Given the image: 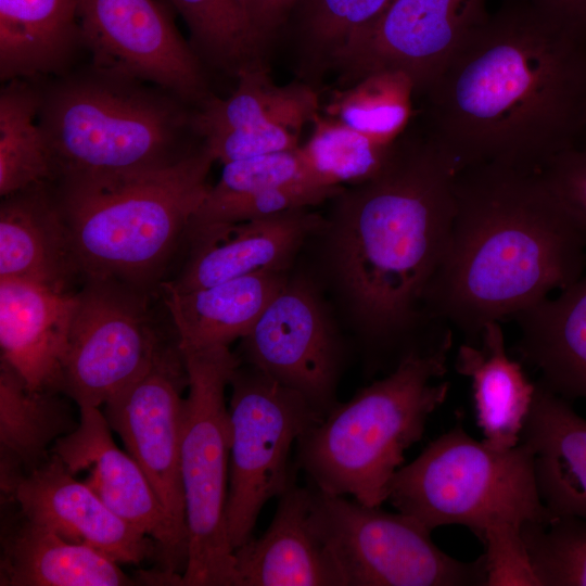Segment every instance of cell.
<instances>
[{"mask_svg":"<svg viewBox=\"0 0 586 586\" xmlns=\"http://www.w3.org/2000/svg\"><path fill=\"white\" fill-rule=\"evenodd\" d=\"M520 442L533 453L539 495L550 513L586 518V419L537 381Z\"/></svg>","mask_w":586,"mask_h":586,"instance_id":"603a6c76","label":"cell"},{"mask_svg":"<svg viewBox=\"0 0 586 586\" xmlns=\"http://www.w3.org/2000/svg\"><path fill=\"white\" fill-rule=\"evenodd\" d=\"M100 408H79L78 425L60 437L50 451L84 481L116 514L151 537L163 569L184 571L186 559L173 536L163 507L138 462L119 449Z\"/></svg>","mask_w":586,"mask_h":586,"instance_id":"e0dca14e","label":"cell"},{"mask_svg":"<svg viewBox=\"0 0 586 586\" xmlns=\"http://www.w3.org/2000/svg\"><path fill=\"white\" fill-rule=\"evenodd\" d=\"M310 487L295 480L279 497L268 528L234 550L237 586H345L309 520Z\"/></svg>","mask_w":586,"mask_h":586,"instance_id":"44dd1931","label":"cell"},{"mask_svg":"<svg viewBox=\"0 0 586 586\" xmlns=\"http://www.w3.org/2000/svg\"><path fill=\"white\" fill-rule=\"evenodd\" d=\"M539 173L586 231V144L559 153Z\"/></svg>","mask_w":586,"mask_h":586,"instance_id":"74e56055","label":"cell"},{"mask_svg":"<svg viewBox=\"0 0 586 586\" xmlns=\"http://www.w3.org/2000/svg\"><path fill=\"white\" fill-rule=\"evenodd\" d=\"M582 139H586V124H585V127H584Z\"/></svg>","mask_w":586,"mask_h":586,"instance_id":"60d3db41","label":"cell"},{"mask_svg":"<svg viewBox=\"0 0 586 586\" xmlns=\"http://www.w3.org/2000/svg\"><path fill=\"white\" fill-rule=\"evenodd\" d=\"M168 1L187 24L204 65L235 78L246 66L267 64L252 43L239 0Z\"/></svg>","mask_w":586,"mask_h":586,"instance_id":"836d02e7","label":"cell"},{"mask_svg":"<svg viewBox=\"0 0 586 586\" xmlns=\"http://www.w3.org/2000/svg\"><path fill=\"white\" fill-rule=\"evenodd\" d=\"M563 28L586 38V0H528Z\"/></svg>","mask_w":586,"mask_h":586,"instance_id":"ab89813d","label":"cell"},{"mask_svg":"<svg viewBox=\"0 0 586 586\" xmlns=\"http://www.w3.org/2000/svg\"><path fill=\"white\" fill-rule=\"evenodd\" d=\"M454 366L458 374L471 381L483 442L497 450L517 446L533 404L536 382H531L521 362L508 355L501 322H488L479 344L463 342Z\"/></svg>","mask_w":586,"mask_h":586,"instance_id":"484cf974","label":"cell"},{"mask_svg":"<svg viewBox=\"0 0 586 586\" xmlns=\"http://www.w3.org/2000/svg\"><path fill=\"white\" fill-rule=\"evenodd\" d=\"M326 225L300 208L207 229L191 238L193 252L179 277L163 284L188 292L262 270H285L304 241Z\"/></svg>","mask_w":586,"mask_h":586,"instance_id":"d6986e66","label":"cell"},{"mask_svg":"<svg viewBox=\"0 0 586 586\" xmlns=\"http://www.w3.org/2000/svg\"><path fill=\"white\" fill-rule=\"evenodd\" d=\"M454 341L404 357L384 378L337 403L296 443V463L310 485L367 506H381L405 451L422 440L446 400L442 379Z\"/></svg>","mask_w":586,"mask_h":586,"instance_id":"52a82bcc","label":"cell"},{"mask_svg":"<svg viewBox=\"0 0 586 586\" xmlns=\"http://www.w3.org/2000/svg\"><path fill=\"white\" fill-rule=\"evenodd\" d=\"M306 180L322 183L306 164L300 148L239 160L224 164L218 181L209 187L201 204H216L257 190Z\"/></svg>","mask_w":586,"mask_h":586,"instance_id":"8d00e7d4","label":"cell"},{"mask_svg":"<svg viewBox=\"0 0 586 586\" xmlns=\"http://www.w3.org/2000/svg\"><path fill=\"white\" fill-rule=\"evenodd\" d=\"M91 67L157 86L195 106L211 92L205 65L157 0H76Z\"/></svg>","mask_w":586,"mask_h":586,"instance_id":"7c38bea8","label":"cell"},{"mask_svg":"<svg viewBox=\"0 0 586 586\" xmlns=\"http://www.w3.org/2000/svg\"><path fill=\"white\" fill-rule=\"evenodd\" d=\"M227 527L235 550L253 538L258 515L295 480L291 449L324 416L301 393L258 368L239 365L229 382Z\"/></svg>","mask_w":586,"mask_h":586,"instance_id":"30bf717a","label":"cell"},{"mask_svg":"<svg viewBox=\"0 0 586 586\" xmlns=\"http://www.w3.org/2000/svg\"><path fill=\"white\" fill-rule=\"evenodd\" d=\"M411 126L378 175L334 198L327 224L340 286L365 337L394 368L440 346L416 333L442 327L429 319L424 300L446 247L460 170L422 126Z\"/></svg>","mask_w":586,"mask_h":586,"instance_id":"7a4b0ae2","label":"cell"},{"mask_svg":"<svg viewBox=\"0 0 586 586\" xmlns=\"http://www.w3.org/2000/svg\"><path fill=\"white\" fill-rule=\"evenodd\" d=\"M393 0H298L282 35L289 39L296 79L318 90L336 54L373 25Z\"/></svg>","mask_w":586,"mask_h":586,"instance_id":"f546056e","label":"cell"},{"mask_svg":"<svg viewBox=\"0 0 586 586\" xmlns=\"http://www.w3.org/2000/svg\"><path fill=\"white\" fill-rule=\"evenodd\" d=\"M585 270L586 231L539 171L463 167L425 313L476 345L488 322L513 319Z\"/></svg>","mask_w":586,"mask_h":586,"instance_id":"3957f363","label":"cell"},{"mask_svg":"<svg viewBox=\"0 0 586 586\" xmlns=\"http://www.w3.org/2000/svg\"><path fill=\"white\" fill-rule=\"evenodd\" d=\"M42 90L30 79L4 82L0 92V194L54 182L50 149L39 123Z\"/></svg>","mask_w":586,"mask_h":586,"instance_id":"4dcf8cb0","label":"cell"},{"mask_svg":"<svg viewBox=\"0 0 586 586\" xmlns=\"http://www.w3.org/2000/svg\"><path fill=\"white\" fill-rule=\"evenodd\" d=\"M286 281L285 270H262L188 292L160 288L179 348H206L245 337Z\"/></svg>","mask_w":586,"mask_h":586,"instance_id":"d4e9b609","label":"cell"},{"mask_svg":"<svg viewBox=\"0 0 586 586\" xmlns=\"http://www.w3.org/2000/svg\"><path fill=\"white\" fill-rule=\"evenodd\" d=\"M416 90L400 71L370 74L337 91L327 114L385 143L395 142L412 124Z\"/></svg>","mask_w":586,"mask_h":586,"instance_id":"1f68e13d","label":"cell"},{"mask_svg":"<svg viewBox=\"0 0 586 586\" xmlns=\"http://www.w3.org/2000/svg\"><path fill=\"white\" fill-rule=\"evenodd\" d=\"M10 499L27 519L118 563L139 564L157 552L151 537L116 514L51 451L20 480Z\"/></svg>","mask_w":586,"mask_h":586,"instance_id":"ac0fdd59","label":"cell"},{"mask_svg":"<svg viewBox=\"0 0 586 586\" xmlns=\"http://www.w3.org/2000/svg\"><path fill=\"white\" fill-rule=\"evenodd\" d=\"M193 109L157 86L93 67L64 76L42 91L39 113L53 183L128 176L180 161L201 143H190L198 139Z\"/></svg>","mask_w":586,"mask_h":586,"instance_id":"5b68a950","label":"cell"},{"mask_svg":"<svg viewBox=\"0 0 586 586\" xmlns=\"http://www.w3.org/2000/svg\"><path fill=\"white\" fill-rule=\"evenodd\" d=\"M422 98L423 129L460 169L499 164L540 171L581 143L586 38L528 0H506Z\"/></svg>","mask_w":586,"mask_h":586,"instance_id":"6da1fadb","label":"cell"},{"mask_svg":"<svg viewBox=\"0 0 586 586\" xmlns=\"http://www.w3.org/2000/svg\"><path fill=\"white\" fill-rule=\"evenodd\" d=\"M486 0H393L336 54L331 73L346 88L381 71H400L422 97L487 17Z\"/></svg>","mask_w":586,"mask_h":586,"instance_id":"4fadbf2b","label":"cell"},{"mask_svg":"<svg viewBox=\"0 0 586 586\" xmlns=\"http://www.w3.org/2000/svg\"><path fill=\"white\" fill-rule=\"evenodd\" d=\"M310 487L309 520L345 586H487L485 556L458 560L413 518Z\"/></svg>","mask_w":586,"mask_h":586,"instance_id":"9c48e42d","label":"cell"},{"mask_svg":"<svg viewBox=\"0 0 586 586\" xmlns=\"http://www.w3.org/2000/svg\"><path fill=\"white\" fill-rule=\"evenodd\" d=\"M214 162L200 143L165 167L53 183L81 275L145 291L204 200Z\"/></svg>","mask_w":586,"mask_h":586,"instance_id":"8992f818","label":"cell"},{"mask_svg":"<svg viewBox=\"0 0 586 586\" xmlns=\"http://www.w3.org/2000/svg\"><path fill=\"white\" fill-rule=\"evenodd\" d=\"M386 500L431 532L468 527L485 547L487 586H538L521 533L555 515L540 498L524 443L497 450L458 423L397 470Z\"/></svg>","mask_w":586,"mask_h":586,"instance_id":"277c9868","label":"cell"},{"mask_svg":"<svg viewBox=\"0 0 586 586\" xmlns=\"http://www.w3.org/2000/svg\"><path fill=\"white\" fill-rule=\"evenodd\" d=\"M517 351L538 382L571 402L586 399V270L571 285L519 313Z\"/></svg>","mask_w":586,"mask_h":586,"instance_id":"cb8c5ba5","label":"cell"},{"mask_svg":"<svg viewBox=\"0 0 586 586\" xmlns=\"http://www.w3.org/2000/svg\"><path fill=\"white\" fill-rule=\"evenodd\" d=\"M343 189L342 186H326L306 180L257 190L216 204H201L186 234L191 239L214 227L308 208L328 199H334Z\"/></svg>","mask_w":586,"mask_h":586,"instance_id":"d590c367","label":"cell"},{"mask_svg":"<svg viewBox=\"0 0 586 586\" xmlns=\"http://www.w3.org/2000/svg\"><path fill=\"white\" fill-rule=\"evenodd\" d=\"M77 293L0 278L1 361L31 390L58 391Z\"/></svg>","mask_w":586,"mask_h":586,"instance_id":"ffe728a7","label":"cell"},{"mask_svg":"<svg viewBox=\"0 0 586 586\" xmlns=\"http://www.w3.org/2000/svg\"><path fill=\"white\" fill-rule=\"evenodd\" d=\"M186 387L188 375L178 343L165 346L145 372L103 405V413L146 475L187 562L181 482Z\"/></svg>","mask_w":586,"mask_h":586,"instance_id":"5bb4252c","label":"cell"},{"mask_svg":"<svg viewBox=\"0 0 586 586\" xmlns=\"http://www.w3.org/2000/svg\"><path fill=\"white\" fill-rule=\"evenodd\" d=\"M52 390H31L5 362L0 366V486L11 497L20 480L50 454L48 447L78 425Z\"/></svg>","mask_w":586,"mask_h":586,"instance_id":"f1b7e54d","label":"cell"},{"mask_svg":"<svg viewBox=\"0 0 586 586\" xmlns=\"http://www.w3.org/2000/svg\"><path fill=\"white\" fill-rule=\"evenodd\" d=\"M131 581L105 553L21 513L2 536L1 586H122Z\"/></svg>","mask_w":586,"mask_h":586,"instance_id":"4316f807","label":"cell"},{"mask_svg":"<svg viewBox=\"0 0 586 586\" xmlns=\"http://www.w3.org/2000/svg\"><path fill=\"white\" fill-rule=\"evenodd\" d=\"M188 396L181 445L187 528L182 586H237L227 527L230 417L225 392L240 358L229 346L181 349Z\"/></svg>","mask_w":586,"mask_h":586,"instance_id":"ba28073f","label":"cell"},{"mask_svg":"<svg viewBox=\"0 0 586 586\" xmlns=\"http://www.w3.org/2000/svg\"><path fill=\"white\" fill-rule=\"evenodd\" d=\"M144 290L86 278L61 364L59 392L99 408L138 379L165 347L152 328Z\"/></svg>","mask_w":586,"mask_h":586,"instance_id":"8fae6325","label":"cell"},{"mask_svg":"<svg viewBox=\"0 0 586 586\" xmlns=\"http://www.w3.org/2000/svg\"><path fill=\"white\" fill-rule=\"evenodd\" d=\"M245 364L301 393L326 416L339 402L343 349L314 292L289 280L242 339Z\"/></svg>","mask_w":586,"mask_h":586,"instance_id":"9a60e30c","label":"cell"},{"mask_svg":"<svg viewBox=\"0 0 586 586\" xmlns=\"http://www.w3.org/2000/svg\"><path fill=\"white\" fill-rule=\"evenodd\" d=\"M521 535L538 586H586V518L557 515Z\"/></svg>","mask_w":586,"mask_h":586,"instance_id":"e575fe53","label":"cell"},{"mask_svg":"<svg viewBox=\"0 0 586 586\" xmlns=\"http://www.w3.org/2000/svg\"><path fill=\"white\" fill-rule=\"evenodd\" d=\"M227 98L212 92L193 109V130L222 164L296 150L304 127L319 114L318 90L295 80L275 84L265 63L244 67Z\"/></svg>","mask_w":586,"mask_h":586,"instance_id":"2e32d148","label":"cell"},{"mask_svg":"<svg viewBox=\"0 0 586 586\" xmlns=\"http://www.w3.org/2000/svg\"><path fill=\"white\" fill-rule=\"evenodd\" d=\"M298 0H239L244 22L258 56L266 62L275 42L282 38Z\"/></svg>","mask_w":586,"mask_h":586,"instance_id":"f35d334b","label":"cell"},{"mask_svg":"<svg viewBox=\"0 0 586 586\" xmlns=\"http://www.w3.org/2000/svg\"><path fill=\"white\" fill-rule=\"evenodd\" d=\"M311 124V135L300 151L314 175L328 186L371 179L383 169L397 141H379L320 113Z\"/></svg>","mask_w":586,"mask_h":586,"instance_id":"d6a6232c","label":"cell"},{"mask_svg":"<svg viewBox=\"0 0 586 586\" xmlns=\"http://www.w3.org/2000/svg\"><path fill=\"white\" fill-rule=\"evenodd\" d=\"M53 183L2 198L0 278L20 279L67 290L81 273Z\"/></svg>","mask_w":586,"mask_h":586,"instance_id":"7402d4cb","label":"cell"},{"mask_svg":"<svg viewBox=\"0 0 586 586\" xmlns=\"http://www.w3.org/2000/svg\"><path fill=\"white\" fill-rule=\"evenodd\" d=\"M79 47L76 0H0L2 81L61 75Z\"/></svg>","mask_w":586,"mask_h":586,"instance_id":"83f0119b","label":"cell"}]
</instances>
